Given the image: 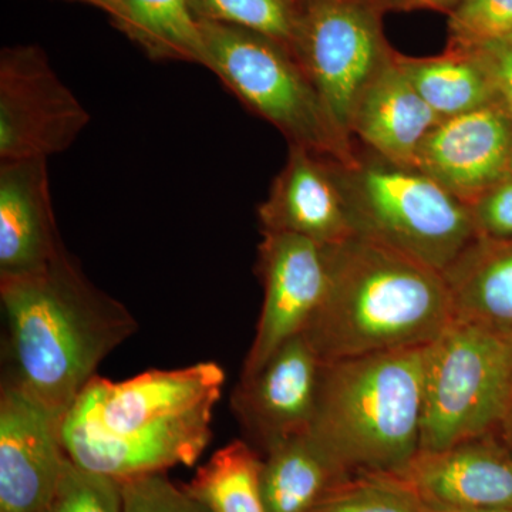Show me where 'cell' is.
<instances>
[{
  "label": "cell",
  "instance_id": "cell-23",
  "mask_svg": "<svg viewBox=\"0 0 512 512\" xmlns=\"http://www.w3.org/2000/svg\"><path fill=\"white\" fill-rule=\"evenodd\" d=\"M195 16L259 33L291 50L302 0H190Z\"/></svg>",
  "mask_w": 512,
  "mask_h": 512
},
{
  "label": "cell",
  "instance_id": "cell-3",
  "mask_svg": "<svg viewBox=\"0 0 512 512\" xmlns=\"http://www.w3.org/2000/svg\"><path fill=\"white\" fill-rule=\"evenodd\" d=\"M325 296L302 335L323 363L424 348L454 319L441 272L355 235L328 247Z\"/></svg>",
  "mask_w": 512,
  "mask_h": 512
},
{
  "label": "cell",
  "instance_id": "cell-20",
  "mask_svg": "<svg viewBox=\"0 0 512 512\" xmlns=\"http://www.w3.org/2000/svg\"><path fill=\"white\" fill-rule=\"evenodd\" d=\"M264 454L261 480L266 512H311L349 477L308 434L281 441Z\"/></svg>",
  "mask_w": 512,
  "mask_h": 512
},
{
  "label": "cell",
  "instance_id": "cell-24",
  "mask_svg": "<svg viewBox=\"0 0 512 512\" xmlns=\"http://www.w3.org/2000/svg\"><path fill=\"white\" fill-rule=\"evenodd\" d=\"M311 512H427L403 477L359 474L345 478Z\"/></svg>",
  "mask_w": 512,
  "mask_h": 512
},
{
  "label": "cell",
  "instance_id": "cell-28",
  "mask_svg": "<svg viewBox=\"0 0 512 512\" xmlns=\"http://www.w3.org/2000/svg\"><path fill=\"white\" fill-rule=\"evenodd\" d=\"M468 207L478 237L512 239V177L483 192Z\"/></svg>",
  "mask_w": 512,
  "mask_h": 512
},
{
  "label": "cell",
  "instance_id": "cell-29",
  "mask_svg": "<svg viewBox=\"0 0 512 512\" xmlns=\"http://www.w3.org/2000/svg\"><path fill=\"white\" fill-rule=\"evenodd\" d=\"M470 49L474 50L480 62L483 63L485 72L490 76L498 103L512 117V37L484 43V45L470 46Z\"/></svg>",
  "mask_w": 512,
  "mask_h": 512
},
{
  "label": "cell",
  "instance_id": "cell-34",
  "mask_svg": "<svg viewBox=\"0 0 512 512\" xmlns=\"http://www.w3.org/2000/svg\"><path fill=\"white\" fill-rule=\"evenodd\" d=\"M510 177H512V153H511V160H510Z\"/></svg>",
  "mask_w": 512,
  "mask_h": 512
},
{
  "label": "cell",
  "instance_id": "cell-14",
  "mask_svg": "<svg viewBox=\"0 0 512 512\" xmlns=\"http://www.w3.org/2000/svg\"><path fill=\"white\" fill-rule=\"evenodd\" d=\"M512 117L500 103L441 120L421 144L414 168L470 205L510 177Z\"/></svg>",
  "mask_w": 512,
  "mask_h": 512
},
{
  "label": "cell",
  "instance_id": "cell-31",
  "mask_svg": "<svg viewBox=\"0 0 512 512\" xmlns=\"http://www.w3.org/2000/svg\"><path fill=\"white\" fill-rule=\"evenodd\" d=\"M70 2H80L84 5L93 6V8L100 9L101 12L106 13L110 18L111 25L117 30L123 28L126 13H124V6L121 0H70Z\"/></svg>",
  "mask_w": 512,
  "mask_h": 512
},
{
  "label": "cell",
  "instance_id": "cell-30",
  "mask_svg": "<svg viewBox=\"0 0 512 512\" xmlns=\"http://www.w3.org/2000/svg\"><path fill=\"white\" fill-rule=\"evenodd\" d=\"M384 9H431L450 15L463 0H379Z\"/></svg>",
  "mask_w": 512,
  "mask_h": 512
},
{
  "label": "cell",
  "instance_id": "cell-22",
  "mask_svg": "<svg viewBox=\"0 0 512 512\" xmlns=\"http://www.w3.org/2000/svg\"><path fill=\"white\" fill-rule=\"evenodd\" d=\"M262 463L252 444L234 440L215 451L183 487L208 512H266Z\"/></svg>",
  "mask_w": 512,
  "mask_h": 512
},
{
  "label": "cell",
  "instance_id": "cell-6",
  "mask_svg": "<svg viewBox=\"0 0 512 512\" xmlns=\"http://www.w3.org/2000/svg\"><path fill=\"white\" fill-rule=\"evenodd\" d=\"M511 396V336L454 318L426 348L420 451L500 436Z\"/></svg>",
  "mask_w": 512,
  "mask_h": 512
},
{
  "label": "cell",
  "instance_id": "cell-1",
  "mask_svg": "<svg viewBox=\"0 0 512 512\" xmlns=\"http://www.w3.org/2000/svg\"><path fill=\"white\" fill-rule=\"evenodd\" d=\"M224 384L215 362L148 370L123 382L96 376L64 416L67 457L120 481L194 466L212 439Z\"/></svg>",
  "mask_w": 512,
  "mask_h": 512
},
{
  "label": "cell",
  "instance_id": "cell-9",
  "mask_svg": "<svg viewBox=\"0 0 512 512\" xmlns=\"http://www.w3.org/2000/svg\"><path fill=\"white\" fill-rule=\"evenodd\" d=\"M90 113L37 45L0 52V161L63 153L86 130Z\"/></svg>",
  "mask_w": 512,
  "mask_h": 512
},
{
  "label": "cell",
  "instance_id": "cell-7",
  "mask_svg": "<svg viewBox=\"0 0 512 512\" xmlns=\"http://www.w3.org/2000/svg\"><path fill=\"white\" fill-rule=\"evenodd\" d=\"M204 67L248 110L278 128L289 146L312 148L342 164L355 163L345 140L291 50L281 43L221 23L200 20Z\"/></svg>",
  "mask_w": 512,
  "mask_h": 512
},
{
  "label": "cell",
  "instance_id": "cell-27",
  "mask_svg": "<svg viewBox=\"0 0 512 512\" xmlns=\"http://www.w3.org/2000/svg\"><path fill=\"white\" fill-rule=\"evenodd\" d=\"M121 485L123 512H208L164 473L127 478Z\"/></svg>",
  "mask_w": 512,
  "mask_h": 512
},
{
  "label": "cell",
  "instance_id": "cell-32",
  "mask_svg": "<svg viewBox=\"0 0 512 512\" xmlns=\"http://www.w3.org/2000/svg\"><path fill=\"white\" fill-rule=\"evenodd\" d=\"M426 510L427 512H512V508H480V510H457V508L430 507V505H426Z\"/></svg>",
  "mask_w": 512,
  "mask_h": 512
},
{
  "label": "cell",
  "instance_id": "cell-25",
  "mask_svg": "<svg viewBox=\"0 0 512 512\" xmlns=\"http://www.w3.org/2000/svg\"><path fill=\"white\" fill-rule=\"evenodd\" d=\"M45 512H123V485L67 458Z\"/></svg>",
  "mask_w": 512,
  "mask_h": 512
},
{
  "label": "cell",
  "instance_id": "cell-5",
  "mask_svg": "<svg viewBox=\"0 0 512 512\" xmlns=\"http://www.w3.org/2000/svg\"><path fill=\"white\" fill-rule=\"evenodd\" d=\"M340 174L357 234L441 274L478 237L466 202L416 168L357 153Z\"/></svg>",
  "mask_w": 512,
  "mask_h": 512
},
{
  "label": "cell",
  "instance_id": "cell-10",
  "mask_svg": "<svg viewBox=\"0 0 512 512\" xmlns=\"http://www.w3.org/2000/svg\"><path fill=\"white\" fill-rule=\"evenodd\" d=\"M261 234L256 274L264 301L241 377L254 375L276 350L302 335L329 279L328 247L284 232Z\"/></svg>",
  "mask_w": 512,
  "mask_h": 512
},
{
  "label": "cell",
  "instance_id": "cell-11",
  "mask_svg": "<svg viewBox=\"0 0 512 512\" xmlns=\"http://www.w3.org/2000/svg\"><path fill=\"white\" fill-rule=\"evenodd\" d=\"M66 414L16 384L0 389V512H45L66 466Z\"/></svg>",
  "mask_w": 512,
  "mask_h": 512
},
{
  "label": "cell",
  "instance_id": "cell-19",
  "mask_svg": "<svg viewBox=\"0 0 512 512\" xmlns=\"http://www.w3.org/2000/svg\"><path fill=\"white\" fill-rule=\"evenodd\" d=\"M396 60L440 120L498 103L490 76L470 47L450 42L439 56L409 57L397 53Z\"/></svg>",
  "mask_w": 512,
  "mask_h": 512
},
{
  "label": "cell",
  "instance_id": "cell-2",
  "mask_svg": "<svg viewBox=\"0 0 512 512\" xmlns=\"http://www.w3.org/2000/svg\"><path fill=\"white\" fill-rule=\"evenodd\" d=\"M6 373L64 414L104 359L137 332L131 312L94 285L66 248L42 271L0 278Z\"/></svg>",
  "mask_w": 512,
  "mask_h": 512
},
{
  "label": "cell",
  "instance_id": "cell-18",
  "mask_svg": "<svg viewBox=\"0 0 512 512\" xmlns=\"http://www.w3.org/2000/svg\"><path fill=\"white\" fill-rule=\"evenodd\" d=\"M443 275L454 318L512 338V239L477 237Z\"/></svg>",
  "mask_w": 512,
  "mask_h": 512
},
{
  "label": "cell",
  "instance_id": "cell-12",
  "mask_svg": "<svg viewBox=\"0 0 512 512\" xmlns=\"http://www.w3.org/2000/svg\"><path fill=\"white\" fill-rule=\"evenodd\" d=\"M323 362L299 335L269 357L254 375L241 377L232 412L255 448L268 450L311 427Z\"/></svg>",
  "mask_w": 512,
  "mask_h": 512
},
{
  "label": "cell",
  "instance_id": "cell-21",
  "mask_svg": "<svg viewBox=\"0 0 512 512\" xmlns=\"http://www.w3.org/2000/svg\"><path fill=\"white\" fill-rule=\"evenodd\" d=\"M120 32L150 59L200 64L204 67V40L200 19L190 0H121Z\"/></svg>",
  "mask_w": 512,
  "mask_h": 512
},
{
  "label": "cell",
  "instance_id": "cell-16",
  "mask_svg": "<svg viewBox=\"0 0 512 512\" xmlns=\"http://www.w3.org/2000/svg\"><path fill=\"white\" fill-rule=\"evenodd\" d=\"M63 249L46 158L0 161V278L42 271Z\"/></svg>",
  "mask_w": 512,
  "mask_h": 512
},
{
  "label": "cell",
  "instance_id": "cell-33",
  "mask_svg": "<svg viewBox=\"0 0 512 512\" xmlns=\"http://www.w3.org/2000/svg\"><path fill=\"white\" fill-rule=\"evenodd\" d=\"M500 437L501 439H503L504 443L511 448L512 451V396L510 410H508L507 419H505V423L503 426V430H501Z\"/></svg>",
  "mask_w": 512,
  "mask_h": 512
},
{
  "label": "cell",
  "instance_id": "cell-8",
  "mask_svg": "<svg viewBox=\"0 0 512 512\" xmlns=\"http://www.w3.org/2000/svg\"><path fill=\"white\" fill-rule=\"evenodd\" d=\"M384 12L379 0H302L292 53L349 143L357 100L396 56L384 36Z\"/></svg>",
  "mask_w": 512,
  "mask_h": 512
},
{
  "label": "cell",
  "instance_id": "cell-13",
  "mask_svg": "<svg viewBox=\"0 0 512 512\" xmlns=\"http://www.w3.org/2000/svg\"><path fill=\"white\" fill-rule=\"evenodd\" d=\"M261 231L284 232L335 247L357 235L340 161L289 146L288 158L258 207Z\"/></svg>",
  "mask_w": 512,
  "mask_h": 512
},
{
  "label": "cell",
  "instance_id": "cell-17",
  "mask_svg": "<svg viewBox=\"0 0 512 512\" xmlns=\"http://www.w3.org/2000/svg\"><path fill=\"white\" fill-rule=\"evenodd\" d=\"M440 121L394 56L357 100L350 136L387 163L414 168L421 144Z\"/></svg>",
  "mask_w": 512,
  "mask_h": 512
},
{
  "label": "cell",
  "instance_id": "cell-4",
  "mask_svg": "<svg viewBox=\"0 0 512 512\" xmlns=\"http://www.w3.org/2000/svg\"><path fill=\"white\" fill-rule=\"evenodd\" d=\"M426 348L323 363L308 436L349 477L400 476L420 453Z\"/></svg>",
  "mask_w": 512,
  "mask_h": 512
},
{
  "label": "cell",
  "instance_id": "cell-15",
  "mask_svg": "<svg viewBox=\"0 0 512 512\" xmlns=\"http://www.w3.org/2000/svg\"><path fill=\"white\" fill-rule=\"evenodd\" d=\"M400 477L430 507L512 508V451L498 434L420 451Z\"/></svg>",
  "mask_w": 512,
  "mask_h": 512
},
{
  "label": "cell",
  "instance_id": "cell-26",
  "mask_svg": "<svg viewBox=\"0 0 512 512\" xmlns=\"http://www.w3.org/2000/svg\"><path fill=\"white\" fill-rule=\"evenodd\" d=\"M450 42L477 46L512 37V0H463L450 13Z\"/></svg>",
  "mask_w": 512,
  "mask_h": 512
}]
</instances>
